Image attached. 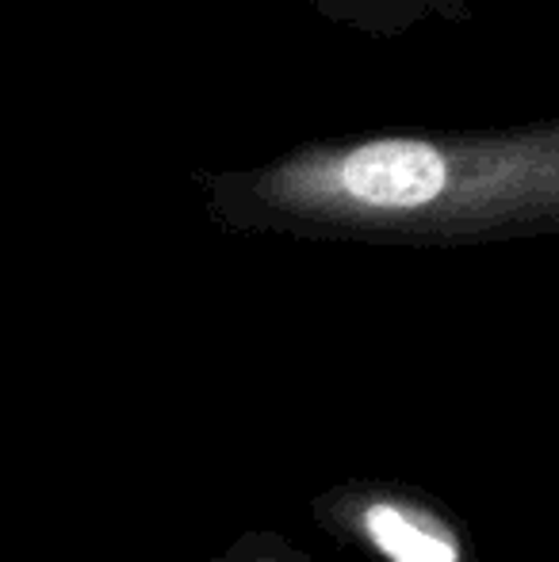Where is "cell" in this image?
I'll use <instances>...</instances> for the list:
<instances>
[{
	"label": "cell",
	"mask_w": 559,
	"mask_h": 562,
	"mask_svg": "<svg viewBox=\"0 0 559 562\" xmlns=\"http://www.w3.org/2000/svg\"><path fill=\"white\" fill-rule=\"evenodd\" d=\"M445 157L429 142H368L337 165V188L360 207L380 211L425 207L445 192Z\"/></svg>",
	"instance_id": "6da1fadb"
},
{
	"label": "cell",
	"mask_w": 559,
	"mask_h": 562,
	"mask_svg": "<svg viewBox=\"0 0 559 562\" xmlns=\"http://www.w3.org/2000/svg\"><path fill=\"white\" fill-rule=\"evenodd\" d=\"M365 532L391 562H456V543L448 532H433L395 505H372Z\"/></svg>",
	"instance_id": "7a4b0ae2"
}]
</instances>
